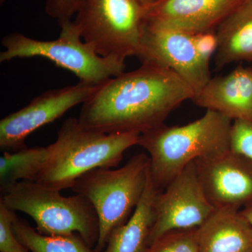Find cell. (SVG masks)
<instances>
[{
	"instance_id": "16",
	"label": "cell",
	"mask_w": 252,
	"mask_h": 252,
	"mask_svg": "<svg viewBox=\"0 0 252 252\" xmlns=\"http://www.w3.org/2000/svg\"><path fill=\"white\" fill-rule=\"evenodd\" d=\"M150 172L142 198L124 224L113 230L102 252H146L155 223L154 200L158 193Z\"/></svg>"
},
{
	"instance_id": "22",
	"label": "cell",
	"mask_w": 252,
	"mask_h": 252,
	"mask_svg": "<svg viewBox=\"0 0 252 252\" xmlns=\"http://www.w3.org/2000/svg\"><path fill=\"white\" fill-rule=\"evenodd\" d=\"M81 0H46V12L57 20L61 27L72 21L77 14Z\"/></svg>"
},
{
	"instance_id": "6",
	"label": "cell",
	"mask_w": 252,
	"mask_h": 252,
	"mask_svg": "<svg viewBox=\"0 0 252 252\" xmlns=\"http://www.w3.org/2000/svg\"><path fill=\"white\" fill-rule=\"evenodd\" d=\"M61 28L59 37L54 40H37L18 32L4 36L1 40L4 51L0 53V63L44 58L70 71L80 82L96 86L124 72L125 61L99 56L94 46L83 39L74 21Z\"/></svg>"
},
{
	"instance_id": "15",
	"label": "cell",
	"mask_w": 252,
	"mask_h": 252,
	"mask_svg": "<svg viewBox=\"0 0 252 252\" xmlns=\"http://www.w3.org/2000/svg\"><path fill=\"white\" fill-rule=\"evenodd\" d=\"M217 69L230 63L252 62V0H244L215 31Z\"/></svg>"
},
{
	"instance_id": "23",
	"label": "cell",
	"mask_w": 252,
	"mask_h": 252,
	"mask_svg": "<svg viewBox=\"0 0 252 252\" xmlns=\"http://www.w3.org/2000/svg\"><path fill=\"white\" fill-rule=\"evenodd\" d=\"M193 35L199 56L204 64L209 67L210 59L217 51V40L215 32L199 33Z\"/></svg>"
},
{
	"instance_id": "4",
	"label": "cell",
	"mask_w": 252,
	"mask_h": 252,
	"mask_svg": "<svg viewBox=\"0 0 252 252\" xmlns=\"http://www.w3.org/2000/svg\"><path fill=\"white\" fill-rule=\"evenodd\" d=\"M150 172V158L142 153L121 168L94 169L81 176L71 189L94 206L99 233L94 252H102L113 230L126 223L142 198Z\"/></svg>"
},
{
	"instance_id": "9",
	"label": "cell",
	"mask_w": 252,
	"mask_h": 252,
	"mask_svg": "<svg viewBox=\"0 0 252 252\" xmlns=\"http://www.w3.org/2000/svg\"><path fill=\"white\" fill-rule=\"evenodd\" d=\"M154 210L156 220L150 245L172 230L199 228L211 216L215 207L205 195L195 162L157 193Z\"/></svg>"
},
{
	"instance_id": "1",
	"label": "cell",
	"mask_w": 252,
	"mask_h": 252,
	"mask_svg": "<svg viewBox=\"0 0 252 252\" xmlns=\"http://www.w3.org/2000/svg\"><path fill=\"white\" fill-rule=\"evenodd\" d=\"M194 94L171 69L142 64L97 86L82 104L78 119L84 127L104 133L141 135L163 124L172 111Z\"/></svg>"
},
{
	"instance_id": "21",
	"label": "cell",
	"mask_w": 252,
	"mask_h": 252,
	"mask_svg": "<svg viewBox=\"0 0 252 252\" xmlns=\"http://www.w3.org/2000/svg\"><path fill=\"white\" fill-rule=\"evenodd\" d=\"M230 149L252 160V122H233L230 130Z\"/></svg>"
},
{
	"instance_id": "5",
	"label": "cell",
	"mask_w": 252,
	"mask_h": 252,
	"mask_svg": "<svg viewBox=\"0 0 252 252\" xmlns=\"http://www.w3.org/2000/svg\"><path fill=\"white\" fill-rule=\"evenodd\" d=\"M1 193L0 201L14 211L29 215L41 234L78 233L91 248H95L99 238L98 217L83 195L63 196L56 189L26 181L10 186Z\"/></svg>"
},
{
	"instance_id": "24",
	"label": "cell",
	"mask_w": 252,
	"mask_h": 252,
	"mask_svg": "<svg viewBox=\"0 0 252 252\" xmlns=\"http://www.w3.org/2000/svg\"><path fill=\"white\" fill-rule=\"evenodd\" d=\"M240 212L243 214V216L248 220L252 226V207L243 209V210H240Z\"/></svg>"
},
{
	"instance_id": "10",
	"label": "cell",
	"mask_w": 252,
	"mask_h": 252,
	"mask_svg": "<svg viewBox=\"0 0 252 252\" xmlns=\"http://www.w3.org/2000/svg\"><path fill=\"white\" fill-rule=\"evenodd\" d=\"M97 86L79 81L77 85L52 89L34 97L26 107L1 119L0 147L5 152L26 148L28 136L59 119L69 109L84 104Z\"/></svg>"
},
{
	"instance_id": "13",
	"label": "cell",
	"mask_w": 252,
	"mask_h": 252,
	"mask_svg": "<svg viewBox=\"0 0 252 252\" xmlns=\"http://www.w3.org/2000/svg\"><path fill=\"white\" fill-rule=\"evenodd\" d=\"M191 100L233 122H252V68L239 66L226 75L211 78Z\"/></svg>"
},
{
	"instance_id": "18",
	"label": "cell",
	"mask_w": 252,
	"mask_h": 252,
	"mask_svg": "<svg viewBox=\"0 0 252 252\" xmlns=\"http://www.w3.org/2000/svg\"><path fill=\"white\" fill-rule=\"evenodd\" d=\"M13 228L20 243L31 252H95L78 233L68 235L41 234L27 221L16 219Z\"/></svg>"
},
{
	"instance_id": "17",
	"label": "cell",
	"mask_w": 252,
	"mask_h": 252,
	"mask_svg": "<svg viewBox=\"0 0 252 252\" xmlns=\"http://www.w3.org/2000/svg\"><path fill=\"white\" fill-rule=\"evenodd\" d=\"M47 158V147H26L13 153L4 152L0 157V190L18 182H37Z\"/></svg>"
},
{
	"instance_id": "25",
	"label": "cell",
	"mask_w": 252,
	"mask_h": 252,
	"mask_svg": "<svg viewBox=\"0 0 252 252\" xmlns=\"http://www.w3.org/2000/svg\"><path fill=\"white\" fill-rule=\"evenodd\" d=\"M144 1H147V2L148 3V4L151 6V5L155 4V3L158 2V1H160V0H144Z\"/></svg>"
},
{
	"instance_id": "8",
	"label": "cell",
	"mask_w": 252,
	"mask_h": 252,
	"mask_svg": "<svg viewBox=\"0 0 252 252\" xmlns=\"http://www.w3.org/2000/svg\"><path fill=\"white\" fill-rule=\"evenodd\" d=\"M137 57L142 64L171 69L192 88L195 94L211 79L209 67L199 56L193 34L159 23L147 22Z\"/></svg>"
},
{
	"instance_id": "7",
	"label": "cell",
	"mask_w": 252,
	"mask_h": 252,
	"mask_svg": "<svg viewBox=\"0 0 252 252\" xmlns=\"http://www.w3.org/2000/svg\"><path fill=\"white\" fill-rule=\"evenodd\" d=\"M149 7L144 0H81L74 22L99 56L125 61L138 54Z\"/></svg>"
},
{
	"instance_id": "3",
	"label": "cell",
	"mask_w": 252,
	"mask_h": 252,
	"mask_svg": "<svg viewBox=\"0 0 252 252\" xmlns=\"http://www.w3.org/2000/svg\"><path fill=\"white\" fill-rule=\"evenodd\" d=\"M140 134H107L91 130L76 118L68 119L54 143L37 182L61 190L70 188L81 176L94 169L117 167L126 151L138 145Z\"/></svg>"
},
{
	"instance_id": "11",
	"label": "cell",
	"mask_w": 252,
	"mask_h": 252,
	"mask_svg": "<svg viewBox=\"0 0 252 252\" xmlns=\"http://www.w3.org/2000/svg\"><path fill=\"white\" fill-rule=\"evenodd\" d=\"M199 180L215 208L252 207V160L231 149L195 160Z\"/></svg>"
},
{
	"instance_id": "20",
	"label": "cell",
	"mask_w": 252,
	"mask_h": 252,
	"mask_svg": "<svg viewBox=\"0 0 252 252\" xmlns=\"http://www.w3.org/2000/svg\"><path fill=\"white\" fill-rule=\"evenodd\" d=\"M16 211L0 201V252H29L15 235L13 225L17 219Z\"/></svg>"
},
{
	"instance_id": "2",
	"label": "cell",
	"mask_w": 252,
	"mask_h": 252,
	"mask_svg": "<svg viewBox=\"0 0 252 252\" xmlns=\"http://www.w3.org/2000/svg\"><path fill=\"white\" fill-rule=\"evenodd\" d=\"M233 121L215 111L182 126L162 124L141 134L138 145L149 154L150 175L162 191L196 159L218 155L230 149Z\"/></svg>"
},
{
	"instance_id": "12",
	"label": "cell",
	"mask_w": 252,
	"mask_h": 252,
	"mask_svg": "<svg viewBox=\"0 0 252 252\" xmlns=\"http://www.w3.org/2000/svg\"><path fill=\"white\" fill-rule=\"evenodd\" d=\"M244 0H160L151 5L148 21L190 34L215 32Z\"/></svg>"
},
{
	"instance_id": "14",
	"label": "cell",
	"mask_w": 252,
	"mask_h": 252,
	"mask_svg": "<svg viewBox=\"0 0 252 252\" xmlns=\"http://www.w3.org/2000/svg\"><path fill=\"white\" fill-rule=\"evenodd\" d=\"M198 240L200 252H252V226L240 210L215 208Z\"/></svg>"
},
{
	"instance_id": "26",
	"label": "cell",
	"mask_w": 252,
	"mask_h": 252,
	"mask_svg": "<svg viewBox=\"0 0 252 252\" xmlns=\"http://www.w3.org/2000/svg\"><path fill=\"white\" fill-rule=\"evenodd\" d=\"M5 0H0V3H1V4H2L4 2Z\"/></svg>"
},
{
	"instance_id": "19",
	"label": "cell",
	"mask_w": 252,
	"mask_h": 252,
	"mask_svg": "<svg viewBox=\"0 0 252 252\" xmlns=\"http://www.w3.org/2000/svg\"><path fill=\"white\" fill-rule=\"evenodd\" d=\"M146 252H200L198 228L168 232L151 244Z\"/></svg>"
}]
</instances>
